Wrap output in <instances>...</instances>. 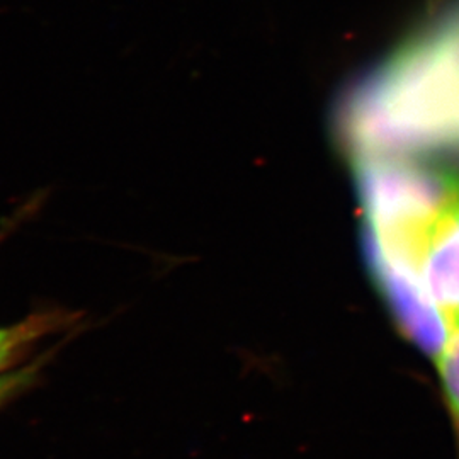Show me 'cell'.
I'll list each match as a JSON object with an SVG mask.
<instances>
[{
    "instance_id": "5b68a950",
    "label": "cell",
    "mask_w": 459,
    "mask_h": 459,
    "mask_svg": "<svg viewBox=\"0 0 459 459\" xmlns=\"http://www.w3.org/2000/svg\"><path fill=\"white\" fill-rule=\"evenodd\" d=\"M9 233V229L7 227H4V229L0 230V242L4 240V237Z\"/></svg>"
},
{
    "instance_id": "277c9868",
    "label": "cell",
    "mask_w": 459,
    "mask_h": 459,
    "mask_svg": "<svg viewBox=\"0 0 459 459\" xmlns=\"http://www.w3.org/2000/svg\"><path fill=\"white\" fill-rule=\"evenodd\" d=\"M437 369L446 405L453 420L456 422L459 419V330L455 332L441 358L437 359Z\"/></svg>"
},
{
    "instance_id": "8992f818",
    "label": "cell",
    "mask_w": 459,
    "mask_h": 459,
    "mask_svg": "<svg viewBox=\"0 0 459 459\" xmlns=\"http://www.w3.org/2000/svg\"><path fill=\"white\" fill-rule=\"evenodd\" d=\"M455 426H456V430L459 432V419L456 420V422H455Z\"/></svg>"
},
{
    "instance_id": "7a4b0ae2",
    "label": "cell",
    "mask_w": 459,
    "mask_h": 459,
    "mask_svg": "<svg viewBox=\"0 0 459 459\" xmlns=\"http://www.w3.org/2000/svg\"><path fill=\"white\" fill-rule=\"evenodd\" d=\"M373 267L411 279L444 313L455 332L459 330V199L417 230L394 263H377Z\"/></svg>"
},
{
    "instance_id": "3957f363",
    "label": "cell",
    "mask_w": 459,
    "mask_h": 459,
    "mask_svg": "<svg viewBox=\"0 0 459 459\" xmlns=\"http://www.w3.org/2000/svg\"><path fill=\"white\" fill-rule=\"evenodd\" d=\"M74 322L75 316L70 312L47 310L0 328V402L30 379V371L9 373L19 362V358L41 339L60 332V328L70 327Z\"/></svg>"
},
{
    "instance_id": "6da1fadb",
    "label": "cell",
    "mask_w": 459,
    "mask_h": 459,
    "mask_svg": "<svg viewBox=\"0 0 459 459\" xmlns=\"http://www.w3.org/2000/svg\"><path fill=\"white\" fill-rule=\"evenodd\" d=\"M335 130L352 159L459 160V2L345 91Z\"/></svg>"
}]
</instances>
